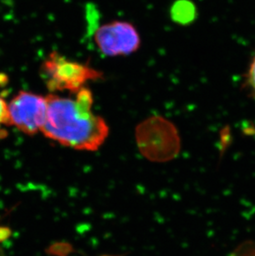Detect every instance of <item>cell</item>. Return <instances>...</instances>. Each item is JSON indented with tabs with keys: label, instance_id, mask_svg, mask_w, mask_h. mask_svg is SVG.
<instances>
[{
	"label": "cell",
	"instance_id": "obj_6",
	"mask_svg": "<svg viewBox=\"0 0 255 256\" xmlns=\"http://www.w3.org/2000/svg\"><path fill=\"white\" fill-rule=\"evenodd\" d=\"M10 124V114L8 104L0 94V141L8 136V127Z\"/></svg>",
	"mask_w": 255,
	"mask_h": 256
},
{
	"label": "cell",
	"instance_id": "obj_10",
	"mask_svg": "<svg viewBox=\"0 0 255 256\" xmlns=\"http://www.w3.org/2000/svg\"><path fill=\"white\" fill-rule=\"evenodd\" d=\"M0 256H5L4 253L1 250H0Z\"/></svg>",
	"mask_w": 255,
	"mask_h": 256
},
{
	"label": "cell",
	"instance_id": "obj_1",
	"mask_svg": "<svg viewBox=\"0 0 255 256\" xmlns=\"http://www.w3.org/2000/svg\"><path fill=\"white\" fill-rule=\"evenodd\" d=\"M46 97V120L42 132L48 138L74 150L94 151L108 134L100 116L92 112L93 96L88 88L76 92V100L51 94Z\"/></svg>",
	"mask_w": 255,
	"mask_h": 256
},
{
	"label": "cell",
	"instance_id": "obj_8",
	"mask_svg": "<svg viewBox=\"0 0 255 256\" xmlns=\"http://www.w3.org/2000/svg\"><path fill=\"white\" fill-rule=\"evenodd\" d=\"M232 256H255V242H246L238 246Z\"/></svg>",
	"mask_w": 255,
	"mask_h": 256
},
{
	"label": "cell",
	"instance_id": "obj_5",
	"mask_svg": "<svg viewBox=\"0 0 255 256\" xmlns=\"http://www.w3.org/2000/svg\"><path fill=\"white\" fill-rule=\"evenodd\" d=\"M94 42L106 56H126L140 48V36L134 25L124 21H114L96 29Z\"/></svg>",
	"mask_w": 255,
	"mask_h": 256
},
{
	"label": "cell",
	"instance_id": "obj_7",
	"mask_svg": "<svg viewBox=\"0 0 255 256\" xmlns=\"http://www.w3.org/2000/svg\"><path fill=\"white\" fill-rule=\"evenodd\" d=\"M174 14L176 20L186 21L190 18V17L193 16L192 6H188V2H184V4L180 2V4L175 6Z\"/></svg>",
	"mask_w": 255,
	"mask_h": 256
},
{
	"label": "cell",
	"instance_id": "obj_3",
	"mask_svg": "<svg viewBox=\"0 0 255 256\" xmlns=\"http://www.w3.org/2000/svg\"><path fill=\"white\" fill-rule=\"evenodd\" d=\"M42 72L51 92H79L90 80L102 78L100 70L87 64L70 60L56 52H52L42 65Z\"/></svg>",
	"mask_w": 255,
	"mask_h": 256
},
{
	"label": "cell",
	"instance_id": "obj_2",
	"mask_svg": "<svg viewBox=\"0 0 255 256\" xmlns=\"http://www.w3.org/2000/svg\"><path fill=\"white\" fill-rule=\"evenodd\" d=\"M136 140L142 154L155 161L172 158L180 150L176 127L161 116H152L142 121L136 128Z\"/></svg>",
	"mask_w": 255,
	"mask_h": 256
},
{
	"label": "cell",
	"instance_id": "obj_4",
	"mask_svg": "<svg viewBox=\"0 0 255 256\" xmlns=\"http://www.w3.org/2000/svg\"><path fill=\"white\" fill-rule=\"evenodd\" d=\"M8 107L11 126L30 136L42 131L46 120V97L22 90L10 100Z\"/></svg>",
	"mask_w": 255,
	"mask_h": 256
},
{
	"label": "cell",
	"instance_id": "obj_9",
	"mask_svg": "<svg viewBox=\"0 0 255 256\" xmlns=\"http://www.w3.org/2000/svg\"><path fill=\"white\" fill-rule=\"evenodd\" d=\"M246 82L251 90L255 94V56H254L253 60L251 62L248 68L247 76H246Z\"/></svg>",
	"mask_w": 255,
	"mask_h": 256
}]
</instances>
